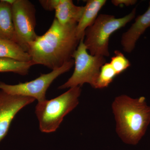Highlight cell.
<instances>
[{"label": "cell", "mask_w": 150, "mask_h": 150, "mask_svg": "<svg viewBox=\"0 0 150 150\" xmlns=\"http://www.w3.org/2000/svg\"><path fill=\"white\" fill-rule=\"evenodd\" d=\"M35 65L32 61L21 62L8 58H0V73L13 72L25 76L30 68Z\"/></svg>", "instance_id": "obj_14"}, {"label": "cell", "mask_w": 150, "mask_h": 150, "mask_svg": "<svg viewBox=\"0 0 150 150\" xmlns=\"http://www.w3.org/2000/svg\"><path fill=\"white\" fill-rule=\"evenodd\" d=\"M136 0H112L111 1L112 4L115 6L125 5L126 6L134 5L137 3Z\"/></svg>", "instance_id": "obj_17"}, {"label": "cell", "mask_w": 150, "mask_h": 150, "mask_svg": "<svg viewBox=\"0 0 150 150\" xmlns=\"http://www.w3.org/2000/svg\"><path fill=\"white\" fill-rule=\"evenodd\" d=\"M74 65V61L71 59L50 73L42 74L33 80L18 84H7L0 82V89L9 94L32 98L38 102H42L46 100V91L51 84L59 76L69 71Z\"/></svg>", "instance_id": "obj_6"}, {"label": "cell", "mask_w": 150, "mask_h": 150, "mask_svg": "<svg viewBox=\"0 0 150 150\" xmlns=\"http://www.w3.org/2000/svg\"><path fill=\"white\" fill-rule=\"evenodd\" d=\"M12 13L17 43L27 52L28 44L38 35L35 6L28 0H16L12 6Z\"/></svg>", "instance_id": "obj_7"}, {"label": "cell", "mask_w": 150, "mask_h": 150, "mask_svg": "<svg viewBox=\"0 0 150 150\" xmlns=\"http://www.w3.org/2000/svg\"><path fill=\"white\" fill-rule=\"evenodd\" d=\"M35 100L32 98L12 95L0 91V142L7 135L18 112Z\"/></svg>", "instance_id": "obj_8"}, {"label": "cell", "mask_w": 150, "mask_h": 150, "mask_svg": "<svg viewBox=\"0 0 150 150\" xmlns=\"http://www.w3.org/2000/svg\"><path fill=\"white\" fill-rule=\"evenodd\" d=\"M150 27V1L146 11L143 14L137 16L130 28L123 33L121 40L123 50L127 53H131L141 35Z\"/></svg>", "instance_id": "obj_10"}, {"label": "cell", "mask_w": 150, "mask_h": 150, "mask_svg": "<svg viewBox=\"0 0 150 150\" xmlns=\"http://www.w3.org/2000/svg\"><path fill=\"white\" fill-rule=\"evenodd\" d=\"M0 58H8L21 62L31 61L29 54L17 43L1 38Z\"/></svg>", "instance_id": "obj_13"}, {"label": "cell", "mask_w": 150, "mask_h": 150, "mask_svg": "<svg viewBox=\"0 0 150 150\" xmlns=\"http://www.w3.org/2000/svg\"><path fill=\"white\" fill-rule=\"evenodd\" d=\"M117 76L118 75L110 63H105L101 67L94 88L102 89L107 87Z\"/></svg>", "instance_id": "obj_15"}, {"label": "cell", "mask_w": 150, "mask_h": 150, "mask_svg": "<svg viewBox=\"0 0 150 150\" xmlns=\"http://www.w3.org/2000/svg\"><path fill=\"white\" fill-rule=\"evenodd\" d=\"M81 87L71 88L56 98L38 102L35 112L40 131L50 133L57 130L64 117L79 104L81 93Z\"/></svg>", "instance_id": "obj_3"}, {"label": "cell", "mask_w": 150, "mask_h": 150, "mask_svg": "<svg viewBox=\"0 0 150 150\" xmlns=\"http://www.w3.org/2000/svg\"><path fill=\"white\" fill-rule=\"evenodd\" d=\"M106 2L105 0L87 1L83 14L77 25V35L80 40L84 38L86 30L94 23L98 12Z\"/></svg>", "instance_id": "obj_11"}, {"label": "cell", "mask_w": 150, "mask_h": 150, "mask_svg": "<svg viewBox=\"0 0 150 150\" xmlns=\"http://www.w3.org/2000/svg\"><path fill=\"white\" fill-rule=\"evenodd\" d=\"M112 107L118 136L126 144H137L150 123V106L145 97L133 98L119 96L114 99Z\"/></svg>", "instance_id": "obj_2"}, {"label": "cell", "mask_w": 150, "mask_h": 150, "mask_svg": "<svg viewBox=\"0 0 150 150\" xmlns=\"http://www.w3.org/2000/svg\"><path fill=\"white\" fill-rule=\"evenodd\" d=\"M114 53L115 55L111 58L110 64L117 75H118L130 67L131 64L121 51L117 50Z\"/></svg>", "instance_id": "obj_16"}, {"label": "cell", "mask_w": 150, "mask_h": 150, "mask_svg": "<svg viewBox=\"0 0 150 150\" xmlns=\"http://www.w3.org/2000/svg\"><path fill=\"white\" fill-rule=\"evenodd\" d=\"M136 14V8H134L129 14L120 18H115L110 15H99L85 32L84 43L91 55L103 57L110 56L108 45L110 36L131 21Z\"/></svg>", "instance_id": "obj_4"}, {"label": "cell", "mask_w": 150, "mask_h": 150, "mask_svg": "<svg viewBox=\"0 0 150 150\" xmlns=\"http://www.w3.org/2000/svg\"><path fill=\"white\" fill-rule=\"evenodd\" d=\"M0 38L17 43L12 19V5L0 1Z\"/></svg>", "instance_id": "obj_12"}, {"label": "cell", "mask_w": 150, "mask_h": 150, "mask_svg": "<svg viewBox=\"0 0 150 150\" xmlns=\"http://www.w3.org/2000/svg\"><path fill=\"white\" fill-rule=\"evenodd\" d=\"M80 41L77 48L72 55L75 69L72 75L59 89L81 86L83 84H89L95 88L101 67L105 62L104 57L92 56L89 54L83 42Z\"/></svg>", "instance_id": "obj_5"}, {"label": "cell", "mask_w": 150, "mask_h": 150, "mask_svg": "<svg viewBox=\"0 0 150 150\" xmlns=\"http://www.w3.org/2000/svg\"><path fill=\"white\" fill-rule=\"evenodd\" d=\"M39 3L47 11H55V18L62 25L78 24L85 6H76L71 0H40Z\"/></svg>", "instance_id": "obj_9"}, {"label": "cell", "mask_w": 150, "mask_h": 150, "mask_svg": "<svg viewBox=\"0 0 150 150\" xmlns=\"http://www.w3.org/2000/svg\"><path fill=\"white\" fill-rule=\"evenodd\" d=\"M77 24L62 25L56 18L48 30L30 43L27 52L31 61L52 70L72 59L80 40L77 35Z\"/></svg>", "instance_id": "obj_1"}]
</instances>
